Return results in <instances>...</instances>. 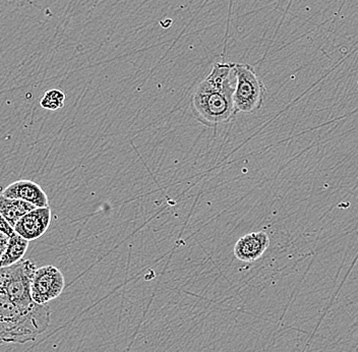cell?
I'll return each mask as SVG.
<instances>
[{"label":"cell","instance_id":"cell-1","mask_svg":"<svg viewBox=\"0 0 358 352\" xmlns=\"http://www.w3.org/2000/svg\"><path fill=\"white\" fill-rule=\"evenodd\" d=\"M234 64L217 62L211 73L194 89L192 109L196 120L209 127L229 122L237 113L232 85Z\"/></svg>","mask_w":358,"mask_h":352},{"label":"cell","instance_id":"cell-2","mask_svg":"<svg viewBox=\"0 0 358 352\" xmlns=\"http://www.w3.org/2000/svg\"><path fill=\"white\" fill-rule=\"evenodd\" d=\"M51 309L47 304H36L22 313L8 300L0 298V336L3 342L24 344L34 342L50 326Z\"/></svg>","mask_w":358,"mask_h":352},{"label":"cell","instance_id":"cell-3","mask_svg":"<svg viewBox=\"0 0 358 352\" xmlns=\"http://www.w3.org/2000/svg\"><path fill=\"white\" fill-rule=\"evenodd\" d=\"M36 265L30 260L1 268L0 298L8 300L15 308L26 313L37 304L32 297V281Z\"/></svg>","mask_w":358,"mask_h":352},{"label":"cell","instance_id":"cell-4","mask_svg":"<svg viewBox=\"0 0 358 352\" xmlns=\"http://www.w3.org/2000/svg\"><path fill=\"white\" fill-rule=\"evenodd\" d=\"M235 109L243 114H254L261 111L266 98V87L250 64H234Z\"/></svg>","mask_w":358,"mask_h":352},{"label":"cell","instance_id":"cell-5","mask_svg":"<svg viewBox=\"0 0 358 352\" xmlns=\"http://www.w3.org/2000/svg\"><path fill=\"white\" fill-rule=\"evenodd\" d=\"M66 279L59 269L47 265L36 270L32 281V297L39 304H47L62 295Z\"/></svg>","mask_w":358,"mask_h":352},{"label":"cell","instance_id":"cell-6","mask_svg":"<svg viewBox=\"0 0 358 352\" xmlns=\"http://www.w3.org/2000/svg\"><path fill=\"white\" fill-rule=\"evenodd\" d=\"M52 213L50 208H36L17 222L15 232L32 241L43 237L51 224Z\"/></svg>","mask_w":358,"mask_h":352},{"label":"cell","instance_id":"cell-7","mask_svg":"<svg viewBox=\"0 0 358 352\" xmlns=\"http://www.w3.org/2000/svg\"><path fill=\"white\" fill-rule=\"evenodd\" d=\"M270 246V239L264 232H252L238 239L235 244L234 255L239 261L252 263L259 260Z\"/></svg>","mask_w":358,"mask_h":352},{"label":"cell","instance_id":"cell-8","mask_svg":"<svg viewBox=\"0 0 358 352\" xmlns=\"http://www.w3.org/2000/svg\"><path fill=\"white\" fill-rule=\"evenodd\" d=\"M1 195L6 198L28 202L37 208L49 207L46 192L35 181H26V179L15 181L4 188Z\"/></svg>","mask_w":358,"mask_h":352},{"label":"cell","instance_id":"cell-9","mask_svg":"<svg viewBox=\"0 0 358 352\" xmlns=\"http://www.w3.org/2000/svg\"><path fill=\"white\" fill-rule=\"evenodd\" d=\"M36 206L22 199H8L0 197V214L13 227L17 225L24 215L36 209Z\"/></svg>","mask_w":358,"mask_h":352},{"label":"cell","instance_id":"cell-10","mask_svg":"<svg viewBox=\"0 0 358 352\" xmlns=\"http://www.w3.org/2000/svg\"><path fill=\"white\" fill-rule=\"evenodd\" d=\"M28 239L22 237L19 233L15 232L10 237V244L6 252L1 255V268L10 267L11 265L19 263L26 255L29 248Z\"/></svg>","mask_w":358,"mask_h":352},{"label":"cell","instance_id":"cell-11","mask_svg":"<svg viewBox=\"0 0 358 352\" xmlns=\"http://www.w3.org/2000/svg\"><path fill=\"white\" fill-rule=\"evenodd\" d=\"M64 102L66 94L60 90L52 89L44 94L43 98L40 101V105L47 111H57L64 108Z\"/></svg>","mask_w":358,"mask_h":352},{"label":"cell","instance_id":"cell-12","mask_svg":"<svg viewBox=\"0 0 358 352\" xmlns=\"http://www.w3.org/2000/svg\"><path fill=\"white\" fill-rule=\"evenodd\" d=\"M0 219H1V221H0V232L8 235V237H13L15 233V227H13L3 217H0Z\"/></svg>","mask_w":358,"mask_h":352}]
</instances>
